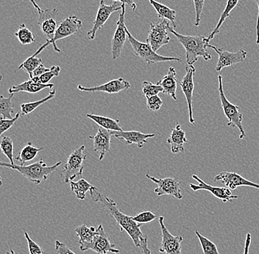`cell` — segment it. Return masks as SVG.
Returning a JSON list of instances; mask_svg holds the SVG:
<instances>
[{"mask_svg":"<svg viewBox=\"0 0 259 254\" xmlns=\"http://www.w3.org/2000/svg\"><path fill=\"white\" fill-rule=\"evenodd\" d=\"M92 200L100 204L108 212L113 219L116 221L121 232L125 231L130 236L133 242L137 247H141V239L144 237L141 230L142 224H139L133 219V216L123 214L119 210L116 203L112 198L100 193L96 187L93 186L89 190Z\"/></svg>","mask_w":259,"mask_h":254,"instance_id":"obj_1","label":"cell"},{"mask_svg":"<svg viewBox=\"0 0 259 254\" xmlns=\"http://www.w3.org/2000/svg\"><path fill=\"white\" fill-rule=\"evenodd\" d=\"M169 32L177 38L178 41L183 45L186 51V62L189 66L198 61L199 57H202L205 61L211 59V56L208 53L207 47L209 42L207 37L202 35H185L178 33L173 27H169Z\"/></svg>","mask_w":259,"mask_h":254,"instance_id":"obj_2","label":"cell"},{"mask_svg":"<svg viewBox=\"0 0 259 254\" xmlns=\"http://www.w3.org/2000/svg\"><path fill=\"white\" fill-rule=\"evenodd\" d=\"M61 164L62 162L59 161L53 166H48L43 160H40L39 161L29 166H18L0 162V168H8L18 171L30 182L35 184H40L42 182L47 181L49 176L56 171Z\"/></svg>","mask_w":259,"mask_h":254,"instance_id":"obj_3","label":"cell"},{"mask_svg":"<svg viewBox=\"0 0 259 254\" xmlns=\"http://www.w3.org/2000/svg\"><path fill=\"white\" fill-rule=\"evenodd\" d=\"M218 91L222 108L228 120L227 126L228 127L237 128L240 132L239 139L242 140L246 137L245 131L242 125L243 114L239 106L231 103L227 98L223 88V77L221 75H218Z\"/></svg>","mask_w":259,"mask_h":254,"instance_id":"obj_4","label":"cell"},{"mask_svg":"<svg viewBox=\"0 0 259 254\" xmlns=\"http://www.w3.org/2000/svg\"><path fill=\"white\" fill-rule=\"evenodd\" d=\"M126 31H127V40H128L129 43H131L134 55L142 59L148 66L158 64V63L171 62V61L181 62V59H180V58H174V57L163 56L155 53L148 43L139 41L137 38H134L131 35L127 27Z\"/></svg>","mask_w":259,"mask_h":254,"instance_id":"obj_5","label":"cell"},{"mask_svg":"<svg viewBox=\"0 0 259 254\" xmlns=\"http://www.w3.org/2000/svg\"><path fill=\"white\" fill-rule=\"evenodd\" d=\"M85 148V145H82L69 155L61 174L64 183H69L82 176L87 160V155L84 154Z\"/></svg>","mask_w":259,"mask_h":254,"instance_id":"obj_6","label":"cell"},{"mask_svg":"<svg viewBox=\"0 0 259 254\" xmlns=\"http://www.w3.org/2000/svg\"><path fill=\"white\" fill-rule=\"evenodd\" d=\"M169 22L167 19H163L158 24H150V28L146 43H148L155 53H157L162 46L169 43L170 37L168 35V32L171 26Z\"/></svg>","mask_w":259,"mask_h":254,"instance_id":"obj_7","label":"cell"},{"mask_svg":"<svg viewBox=\"0 0 259 254\" xmlns=\"http://www.w3.org/2000/svg\"><path fill=\"white\" fill-rule=\"evenodd\" d=\"M82 27V21L76 16H71L61 21L58 25L54 38L52 41L53 48L57 53H61V49L57 46L58 40L64 39L77 33Z\"/></svg>","mask_w":259,"mask_h":254,"instance_id":"obj_8","label":"cell"},{"mask_svg":"<svg viewBox=\"0 0 259 254\" xmlns=\"http://www.w3.org/2000/svg\"><path fill=\"white\" fill-rule=\"evenodd\" d=\"M119 14V19L116 23V31L111 41V53H112V59L116 61L120 57L124 48V43L127 39V27L124 22L125 16V4L121 3V10Z\"/></svg>","mask_w":259,"mask_h":254,"instance_id":"obj_9","label":"cell"},{"mask_svg":"<svg viewBox=\"0 0 259 254\" xmlns=\"http://www.w3.org/2000/svg\"><path fill=\"white\" fill-rule=\"evenodd\" d=\"M146 177L157 184V187L154 190V192L158 196L168 195H171L179 200L183 198L181 182L176 178L166 177L163 179H158L154 176H150L148 173L146 174Z\"/></svg>","mask_w":259,"mask_h":254,"instance_id":"obj_10","label":"cell"},{"mask_svg":"<svg viewBox=\"0 0 259 254\" xmlns=\"http://www.w3.org/2000/svg\"><path fill=\"white\" fill-rule=\"evenodd\" d=\"M208 47L213 48L218 53L219 58L216 66V71L218 72H221L223 69L227 67L234 69L235 65L244 63L247 56V52L244 49H239L236 53H232L226 51L223 48H218L210 43L208 45Z\"/></svg>","mask_w":259,"mask_h":254,"instance_id":"obj_11","label":"cell"},{"mask_svg":"<svg viewBox=\"0 0 259 254\" xmlns=\"http://www.w3.org/2000/svg\"><path fill=\"white\" fill-rule=\"evenodd\" d=\"M119 3L118 2H113L111 4L106 5L104 0L100 1L96 19L94 22L93 27L87 33L89 40H95L97 32L104 27L105 23L109 19L110 16H111V14L116 12V11H121V5L119 6Z\"/></svg>","mask_w":259,"mask_h":254,"instance_id":"obj_12","label":"cell"},{"mask_svg":"<svg viewBox=\"0 0 259 254\" xmlns=\"http://www.w3.org/2000/svg\"><path fill=\"white\" fill-rule=\"evenodd\" d=\"M161 226L162 239L159 248L160 253L166 254H182L181 244L184 238L181 236H174L169 232L164 224V217L160 216L158 218Z\"/></svg>","mask_w":259,"mask_h":254,"instance_id":"obj_13","label":"cell"},{"mask_svg":"<svg viewBox=\"0 0 259 254\" xmlns=\"http://www.w3.org/2000/svg\"><path fill=\"white\" fill-rule=\"evenodd\" d=\"M196 69L194 66L187 65L186 66V74L181 82V87L183 93L185 95L189 110V121L190 124L195 125V119L193 114V93L194 90V76Z\"/></svg>","mask_w":259,"mask_h":254,"instance_id":"obj_14","label":"cell"},{"mask_svg":"<svg viewBox=\"0 0 259 254\" xmlns=\"http://www.w3.org/2000/svg\"><path fill=\"white\" fill-rule=\"evenodd\" d=\"M58 14V10L56 9H46L42 10L40 13H38V24L39 25L40 31L45 38H47V41L52 45V41L54 38L55 34L58 28V23H57L56 17Z\"/></svg>","mask_w":259,"mask_h":254,"instance_id":"obj_15","label":"cell"},{"mask_svg":"<svg viewBox=\"0 0 259 254\" xmlns=\"http://www.w3.org/2000/svg\"><path fill=\"white\" fill-rule=\"evenodd\" d=\"M192 178L198 182V184H194L192 183L189 184V187L194 192H198L200 190L208 191L215 198L220 199L223 203L231 202L233 200H236L238 198L237 195H233L231 189L228 188V187H215V186L210 185V184H207L203 180H202L197 175H193Z\"/></svg>","mask_w":259,"mask_h":254,"instance_id":"obj_16","label":"cell"},{"mask_svg":"<svg viewBox=\"0 0 259 254\" xmlns=\"http://www.w3.org/2000/svg\"><path fill=\"white\" fill-rule=\"evenodd\" d=\"M97 235L94 238L93 242L87 247L85 251L92 250L98 254L119 253L120 252L114 244L111 243V238L101 224L97 228Z\"/></svg>","mask_w":259,"mask_h":254,"instance_id":"obj_17","label":"cell"},{"mask_svg":"<svg viewBox=\"0 0 259 254\" xmlns=\"http://www.w3.org/2000/svg\"><path fill=\"white\" fill-rule=\"evenodd\" d=\"M130 87H131V84L128 81L124 80V78L110 80L109 82L98 86L85 87L81 85H77V89L82 92H89V93L104 92L110 94L120 93L124 90H128Z\"/></svg>","mask_w":259,"mask_h":254,"instance_id":"obj_18","label":"cell"},{"mask_svg":"<svg viewBox=\"0 0 259 254\" xmlns=\"http://www.w3.org/2000/svg\"><path fill=\"white\" fill-rule=\"evenodd\" d=\"M213 181L214 182L220 181V182H223L226 187H228L231 190H236L237 187H242V186L253 187V188L259 190V184L247 180V179L237 173L223 171V172L217 175Z\"/></svg>","mask_w":259,"mask_h":254,"instance_id":"obj_19","label":"cell"},{"mask_svg":"<svg viewBox=\"0 0 259 254\" xmlns=\"http://www.w3.org/2000/svg\"><path fill=\"white\" fill-rule=\"evenodd\" d=\"M112 132L99 127L96 135L89 136V138L93 140L94 151L99 154V160L102 161L105 155L111 151V140Z\"/></svg>","mask_w":259,"mask_h":254,"instance_id":"obj_20","label":"cell"},{"mask_svg":"<svg viewBox=\"0 0 259 254\" xmlns=\"http://www.w3.org/2000/svg\"><path fill=\"white\" fill-rule=\"evenodd\" d=\"M112 135L116 138L125 142L127 145L136 144L139 148H143L145 144L148 143L149 139L155 137V134H145L139 131H114Z\"/></svg>","mask_w":259,"mask_h":254,"instance_id":"obj_21","label":"cell"},{"mask_svg":"<svg viewBox=\"0 0 259 254\" xmlns=\"http://www.w3.org/2000/svg\"><path fill=\"white\" fill-rule=\"evenodd\" d=\"M167 143L169 144L173 154L184 153L185 151L184 145L187 143V139L186 132L183 130L179 123H177L176 127L171 130Z\"/></svg>","mask_w":259,"mask_h":254,"instance_id":"obj_22","label":"cell"},{"mask_svg":"<svg viewBox=\"0 0 259 254\" xmlns=\"http://www.w3.org/2000/svg\"><path fill=\"white\" fill-rule=\"evenodd\" d=\"M177 72L172 66L169 69L168 74L157 83L163 88V93L169 95L174 100H177Z\"/></svg>","mask_w":259,"mask_h":254,"instance_id":"obj_23","label":"cell"},{"mask_svg":"<svg viewBox=\"0 0 259 254\" xmlns=\"http://www.w3.org/2000/svg\"><path fill=\"white\" fill-rule=\"evenodd\" d=\"M53 86H54V84L53 83H36V82H33L30 79V80L25 81V82H22L19 85H13L12 87H10L8 91H9L10 94H14V93H19V92L37 93L46 88L52 89Z\"/></svg>","mask_w":259,"mask_h":254,"instance_id":"obj_24","label":"cell"},{"mask_svg":"<svg viewBox=\"0 0 259 254\" xmlns=\"http://www.w3.org/2000/svg\"><path fill=\"white\" fill-rule=\"evenodd\" d=\"M76 234L79 237L78 243L81 251H85V248L93 242L94 238L97 234V230L95 226L88 227L82 224L74 229Z\"/></svg>","mask_w":259,"mask_h":254,"instance_id":"obj_25","label":"cell"},{"mask_svg":"<svg viewBox=\"0 0 259 254\" xmlns=\"http://www.w3.org/2000/svg\"><path fill=\"white\" fill-rule=\"evenodd\" d=\"M87 117L92 120L99 127L106 130L111 131V132L123 130L119 119H113L106 116H98V115L91 114V113L87 114Z\"/></svg>","mask_w":259,"mask_h":254,"instance_id":"obj_26","label":"cell"},{"mask_svg":"<svg viewBox=\"0 0 259 254\" xmlns=\"http://www.w3.org/2000/svg\"><path fill=\"white\" fill-rule=\"evenodd\" d=\"M150 4L153 6L154 9L156 11L158 18L161 19H167L172 24L173 28L177 27L176 24V12L174 10L171 9L167 6L155 1V0H148Z\"/></svg>","mask_w":259,"mask_h":254,"instance_id":"obj_27","label":"cell"},{"mask_svg":"<svg viewBox=\"0 0 259 254\" xmlns=\"http://www.w3.org/2000/svg\"><path fill=\"white\" fill-rule=\"evenodd\" d=\"M239 0H228L226 3V8H225L223 12L222 13L221 16H220V20H219L218 24H217L216 27L214 30L210 32V35L207 37V40L208 42L210 40L213 39L218 33H220V29H221L222 25L224 24L227 19L231 15V13L232 12L233 10L237 6L238 3H239Z\"/></svg>","mask_w":259,"mask_h":254,"instance_id":"obj_28","label":"cell"},{"mask_svg":"<svg viewBox=\"0 0 259 254\" xmlns=\"http://www.w3.org/2000/svg\"><path fill=\"white\" fill-rule=\"evenodd\" d=\"M42 150H44V148H37L32 145L31 142H28L20 153L16 157V160L19 162V166H24L27 162L35 159Z\"/></svg>","mask_w":259,"mask_h":254,"instance_id":"obj_29","label":"cell"},{"mask_svg":"<svg viewBox=\"0 0 259 254\" xmlns=\"http://www.w3.org/2000/svg\"><path fill=\"white\" fill-rule=\"evenodd\" d=\"M70 184L71 190L72 192L75 194L76 196L80 200H82L85 198L87 192H89L93 185L91 184L90 183L87 182L85 179H80L77 182H69Z\"/></svg>","mask_w":259,"mask_h":254,"instance_id":"obj_30","label":"cell"},{"mask_svg":"<svg viewBox=\"0 0 259 254\" xmlns=\"http://www.w3.org/2000/svg\"><path fill=\"white\" fill-rule=\"evenodd\" d=\"M56 95V90H53L50 92L48 96L38 101H33V103H23L21 105V114L22 116H27L32 112L35 111L37 108L41 106L43 104L46 103L47 101L53 99Z\"/></svg>","mask_w":259,"mask_h":254,"instance_id":"obj_31","label":"cell"},{"mask_svg":"<svg viewBox=\"0 0 259 254\" xmlns=\"http://www.w3.org/2000/svg\"><path fill=\"white\" fill-rule=\"evenodd\" d=\"M19 41L23 45H30L32 43H36L35 35L30 31L25 24H21L19 30L14 33Z\"/></svg>","mask_w":259,"mask_h":254,"instance_id":"obj_32","label":"cell"},{"mask_svg":"<svg viewBox=\"0 0 259 254\" xmlns=\"http://www.w3.org/2000/svg\"><path fill=\"white\" fill-rule=\"evenodd\" d=\"M14 94L10 95L9 97L0 95V116L6 119H12V113L14 111V105L12 103Z\"/></svg>","mask_w":259,"mask_h":254,"instance_id":"obj_33","label":"cell"},{"mask_svg":"<svg viewBox=\"0 0 259 254\" xmlns=\"http://www.w3.org/2000/svg\"><path fill=\"white\" fill-rule=\"evenodd\" d=\"M0 149L9 160L11 164H15L14 162V142L8 136H4L0 140Z\"/></svg>","mask_w":259,"mask_h":254,"instance_id":"obj_34","label":"cell"},{"mask_svg":"<svg viewBox=\"0 0 259 254\" xmlns=\"http://www.w3.org/2000/svg\"><path fill=\"white\" fill-rule=\"evenodd\" d=\"M42 64V60L40 58H37V56H32L29 57L26 61H24L20 66H19V69H23L30 76V79L32 77V73L34 71Z\"/></svg>","mask_w":259,"mask_h":254,"instance_id":"obj_35","label":"cell"},{"mask_svg":"<svg viewBox=\"0 0 259 254\" xmlns=\"http://www.w3.org/2000/svg\"><path fill=\"white\" fill-rule=\"evenodd\" d=\"M195 234L200 241L203 254H220L219 253L218 247L212 241L204 237L198 231H195Z\"/></svg>","mask_w":259,"mask_h":254,"instance_id":"obj_36","label":"cell"},{"mask_svg":"<svg viewBox=\"0 0 259 254\" xmlns=\"http://www.w3.org/2000/svg\"><path fill=\"white\" fill-rule=\"evenodd\" d=\"M60 72H61V67L58 66H53V67L50 68V70L49 72L45 73L40 77H32L30 80L36 83L49 84L52 79L59 76Z\"/></svg>","mask_w":259,"mask_h":254,"instance_id":"obj_37","label":"cell"},{"mask_svg":"<svg viewBox=\"0 0 259 254\" xmlns=\"http://www.w3.org/2000/svg\"><path fill=\"white\" fill-rule=\"evenodd\" d=\"M142 93L145 95L146 98L148 97L153 96L159 94L160 93L163 92V88L161 85L158 83L154 84L153 82H149V81H145L142 85Z\"/></svg>","mask_w":259,"mask_h":254,"instance_id":"obj_38","label":"cell"},{"mask_svg":"<svg viewBox=\"0 0 259 254\" xmlns=\"http://www.w3.org/2000/svg\"><path fill=\"white\" fill-rule=\"evenodd\" d=\"M157 215L154 214L151 211H145L139 213L135 216L133 217V219L139 224H146L153 222L154 220L156 219Z\"/></svg>","mask_w":259,"mask_h":254,"instance_id":"obj_39","label":"cell"},{"mask_svg":"<svg viewBox=\"0 0 259 254\" xmlns=\"http://www.w3.org/2000/svg\"><path fill=\"white\" fill-rule=\"evenodd\" d=\"M21 113H17L12 119H4V118L2 117V116L0 117V137H1L5 132L9 130V129L15 124L16 121L19 119Z\"/></svg>","mask_w":259,"mask_h":254,"instance_id":"obj_40","label":"cell"},{"mask_svg":"<svg viewBox=\"0 0 259 254\" xmlns=\"http://www.w3.org/2000/svg\"><path fill=\"white\" fill-rule=\"evenodd\" d=\"M163 104V101L158 95H153V96L147 98V107L150 111H159Z\"/></svg>","mask_w":259,"mask_h":254,"instance_id":"obj_41","label":"cell"},{"mask_svg":"<svg viewBox=\"0 0 259 254\" xmlns=\"http://www.w3.org/2000/svg\"><path fill=\"white\" fill-rule=\"evenodd\" d=\"M24 237H25L26 240H27L29 253L30 254H44V250L42 247L30 238L27 231H24Z\"/></svg>","mask_w":259,"mask_h":254,"instance_id":"obj_42","label":"cell"},{"mask_svg":"<svg viewBox=\"0 0 259 254\" xmlns=\"http://www.w3.org/2000/svg\"><path fill=\"white\" fill-rule=\"evenodd\" d=\"M205 0H193L194 8H195V22L194 26L198 27L200 24V19L202 11H203L204 5H205Z\"/></svg>","mask_w":259,"mask_h":254,"instance_id":"obj_43","label":"cell"},{"mask_svg":"<svg viewBox=\"0 0 259 254\" xmlns=\"http://www.w3.org/2000/svg\"><path fill=\"white\" fill-rule=\"evenodd\" d=\"M55 248L57 254H76L73 252L69 247L66 246L64 243L56 240L55 242Z\"/></svg>","mask_w":259,"mask_h":254,"instance_id":"obj_44","label":"cell"},{"mask_svg":"<svg viewBox=\"0 0 259 254\" xmlns=\"http://www.w3.org/2000/svg\"><path fill=\"white\" fill-rule=\"evenodd\" d=\"M50 70V69H48V68L45 67L44 66L43 64H40L35 71H34L33 73H32V77H38L40 76H41L42 74H45V73L49 72Z\"/></svg>","mask_w":259,"mask_h":254,"instance_id":"obj_45","label":"cell"},{"mask_svg":"<svg viewBox=\"0 0 259 254\" xmlns=\"http://www.w3.org/2000/svg\"><path fill=\"white\" fill-rule=\"evenodd\" d=\"M141 247L142 248L144 254H152L148 247V240H147V236H144L141 239Z\"/></svg>","mask_w":259,"mask_h":254,"instance_id":"obj_46","label":"cell"},{"mask_svg":"<svg viewBox=\"0 0 259 254\" xmlns=\"http://www.w3.org/2000/svg\"><path fill=\"white\" fill-rule=\"evenodd\" d=\"M251 241H252V236H251L250 233H247V235H246L245 243H244V253L243 254H249V253H250Z\"/></svg>","mask_w":259,"mask_h":254,"instance_id":"obj_47","label":"cell"},{"mask_svg":"<svg viewBox=\"0 0 259 254\" xmlns=\"http://www.w3.org/2000/svg\"><path fill=\"white\" fill-rule=\"evenodd\" d=\"M111 1L118 2V3H124L125 5L127 4L134 11H136L137 8V4L134 0H111Z\"/></svg>","mask_w":259,"mask_h":254,"instance_id":"obj_48","label":"cell"},{"mask_svg":"<svg viewBox=\"0 0 259 254\" xmlns=\"http://www.w3.org/2000/svg\"><path fill=\"white\" fill-rule=\"evenodd\" d=\"M258 6V16L256 21V44L259 45V0H254Z\"/></svg>","mask_w":259,"mask_h":254,"instance_id":"obj_49","label":"cell"},{"mask_svg":"<svg viewBox=\"0 0 259 254\" xmlns=\"http://www.w3.org/2000/svg\"><path fill=\"white\" fill-rule=\"evenodd\" d=\"M29 1H30V3H31L32 6H34V8H35V9L37 10V11H38V13H40V11H42V10L40 9L39 6H38V5L37 4L36 2H35V0H29Z\"/></svg>","mask_w":259,"mask_h":254,"instance_id":"obj_50","label":"cell"},{"mask_svg":"<svg viewBox=\"0 0 259 254\" xmlns=\"http://www.w3.org/2000/svg\"><path fill=\"white\" fill-rule=\"evenodd\" d=\"M6 254H19L18 253H16V252L14 251L13 249H11V247H10V250L9 251L6 252Z\"/></svg>","mask_w":259,"mask_h":254,"instance_id":"obj_51","label":"cell"},{"mask_svg":"<svg viewBox=\"0 0 259 254\" xmlns=\"http://www.w3.org/2000/svg\"><path fill=\"white\" fill-rule=\"evenodd\" d=\"M2 186H3V181H2V178L0 176V187H2Z\"/></svg>","mask_w":259,"mask_h":254,"instance_id":"obj_52","label":"cell"},{"mask_svg":"<svg viewBox=\"0 0 259 254\" xmlns=\"http://www.w3.org/2000/svg\"><path fill=\"white\" fill-rule=\"evenodd\" d=\"M3 77L2 76V74H0V82H2V80H3Z\"/></svg>","mask_w":259,"mask_h":254,"instance_id":"obj_53","label":"cell"}]
</instances>
